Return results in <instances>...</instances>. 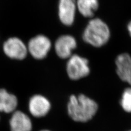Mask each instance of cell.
I'll return each mask as SVG.
<instances>
[{
  "label": "cell",
  "instance_id": "2",
  "mask_svg": "<svg viewBox=\"0 0 131 131\" xmlns=\"http://www.w3.org/2000/svg\"><path fill=\"white\" fill-rule=\"evenodd\" d=\"M110 37L109 26L100 18H93L90 20L83 35V39L86 43L97 48L104 46L108 42Z\"/></svg>",
  "mask_w": 131,
  "mask_h": 131
},
{
  "label": "cell",
  "instance_id": "13",
  "mask_svg": "<svg viewBox=\"0 0 131 131\" xmlns=\"http://www.w3.org/2000/svg\"><path fill=\"white\" fill-rule=\"evenodd\" d=\"M120 103L126 112L131 113V87L126 88L123 92Z\"/></svg>",
  "mask_w": 131,
  "mask_h": 131
},
{
  "label": "cell",
  "instance_id": "10",
  "mask_svg": "<svg viewBox=\"0 0 131 131\" xmlns=\"http://www.w3.org/2000/svg\"><path fill=\"white\" fill-rule=\"evenodd\" d=\"M10 131H31L32 123L27 114L20 110L13 113L9 120Z\"/></svg>",
  "mask_w": 131,
  "mask_h": 131
},
{
  "label": "cell",
  "instance_id": "12",
  "mask_svg": "<svg viewBox=\"0 0 131 131\" xmlns=\"http://www.w3.org/2000/svg\"><path fill=\"white\" fill-rule=\"evenodd\" d=\"M77 8L85 18H92L99 7L98 0H77Z\"/></svg>",
  "mask_w": 131,
  "mask_h": 131
},
{
  "label": "cell",
  "instance_id": "11",
  "mask_svg": "<svg viewBox=\"0 0 131 131\" xmlns=\"http://www.w3.org/2000/svg\"><path fill=\"white\" fill-rule=\"evenodd\" d=\"M18 105L17 97L5 89H0V112L7 114L14 112Z\"/></svg>",
  "mask_w": 131,
  "mask_h": 131
},
{
  "label": "cell",
  "instance_id": "15",
  "mask_svg": "<svg viewBox=\"0 0 131 131\" xmlns=\"http://www.w3.org/2000/svg\"><path fill=\"white\" fill-rule=\"evenodd\" d=\"M40 131H50V130H48V129H43V130H41Z\"/></svg>",
  "mask_w": 131,
  "mask_h": 131
},
{
  "label": "cell",
  "instance_id": "5",
  "mask_svg": "<svg viewBox=\"0 0 131 131\" xmlns=\"http://www.w3.org/2000/svg\"><path fill=\"white\" fill-rule=\"evenodd\" d=\"M5 54L10 59L21 60L26 57L27 48L23 41L17 37L8 39L3 46Z\"/></svg>",
  "mask_w": 131,
  "mask_h": 131
},
{
  "label": "cell",
  "instance_id": "6",
  "mask_svg": "<svg viewBox=\"0 0 131 131\" xmlns=\"http://www.w3.org/2000/svg\"><path fill=\"white\" fill-rule=\"evenodd\" d=\"M51 109V103L47 98L41 95L32 96L28 102V110L36 118L46 116Z\"/></svg>",
  "mask_w": 131,
  "mask_h": 131
},
{
  "label": "cell",
  "instance_id": "16",
  "mask_svg": "<svg viewBox=\"0 0 131 131\" xmlns=\"http://www.w3.org/2000/svg\"><path fill=\"white\" fill-rule=\"evenodd\" d=\"M129 131H131V130H129Z\"/></svg>",
  "mask_w": 131,
  "mask_h": 131
},
{
  "label": "cell",
  "instance_id": "7",
  "mask_svg": "<svg viewBox=\"0 0 131 131\" xmlns=\"http://www.w3.org/2000/svg\"><path fill=\"white\" fill-rule=\"evenodd\" d=\"M77 47V41L71 35H63L56 40L55 50L56 54L63 59H69L72 51Z\"/></svg>",
  "mask_w": 131,
  "mask_h": 131
},
{
  "label": "cell",
  "instance_id": "3",
  "mask_svg": "<svg viewBox=\"0 0 131 131\" xmlns=\"http://www.w3.org/2000/svg\"><path fill=\"white\" fill-rule=\"evenodd\" d=\"M66 71L69 79L74 81L80 80L90 74L89 61L78 55H72L67 62Z\"/></svg>",
  "mask_w": 131,
  "mask_h": 131
},
{
  "label": "cell",
  "instance_id": "8",
  "mask_svg": "<svg viewBox=\"0 0 131 131\" xmlns=\"http://www.w3.org/2000/svg\"><path fill=\"white\" fill-rule=\"evenodd\" d=\"M75 0H60L59 16L60 21L66 26H71L74 21L77 9Z\"/></svg>",
  "mask_w": 131,
  "mask_h": 131
},
{
  "label": "cell",
  "instance_id": "9",
  "mask_svg": "<svg viewBox=\"0 0 131 131\" xmlns=\"http://www.w3.org/2000/svg\"><path fill=\"white\" fill-rule=\"evenodd\" d=\"M116 73L120 79L131 86V56L122 53L115 60Z\"/></svg>",
  "mask_w": 131,
  "mask_h": 131
},
{
  "label": "cell",
  "instance_id": "4",
  "mask_svg": "<svg viewBox=\"0 0 131 131\" xmlns=\"http://www.w3.org/2000/svg\"><path fill=\"white\" fill-rule=\"evenodd\" d=\"M51 47L50 39L46 36L40 35L30 39L27 50L34 58L42 60L47 56Z\"/></svg>",
  "mask_w": 131,
  "mask_h": 131
},
{
  "label": "cell",
  "instance_id": "14",
  "mask_svg": "<svg viewBox=\"0 0 131 131\" xmlns=\"http://www.w3.org/2000/svg\"><path fill=\"white\" fill-rule=\"evenodd\" d=\"M127 30L129 33V35L131 37V21H130L127 25Z\"/></svg>",
  "mask_w": 131,
  "mask_h": 131
},
{
  "label": "cell",
  "instance_id": "1",
  "mask_svg": "<svg viewBox=\"0 0 131 131\" xmlns=\"http://www.w3.org/2000/svg\"><path fill=\"white\" fill-rule=\"evenodd\" d=\"M98 109L96 102L84 94L72 95L67 104V112L72 119L78 122H86L95 115Z\"/></svg>",
  "mask_w": 131,
  "mask_h": 131
}]
</instances>
